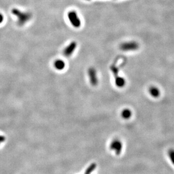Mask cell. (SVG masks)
<instances>
[{"instance_id": "6da1fadb", "label": "cell", "mask_w": 174, "mask_h": 174, "mask_svg": "<svg viewBox=\"0 0 174 174\" xmlns=\"http://www.w3.org/2000/svg\"><path fill=\"white\" fill-rule=\"evenodd\" d=\"M12 14L17 17L18 18V24L20 26L25 24L32 18V14L28 12H23L17 8H13L12 10Z\"/></svg>"}, {"instance_id": "7a4b0ae2", "label": "cell", "mask_w": 174, "mask_h": 174, "mask_svg": "<svg viewBox=\"0 0 174 174\" xmlns=\"http://www.w3.org/2000/svg\"><path fill=\"white\" fill-rule=\"evenodd\" d=\"M139 45L135 41L124 42L120 45V49L124 51H130L138 50Z\"/></svg>"}, {"instance_id": "3957f363", "label": "cell", "mask_w": 174, "mask_h": 174, "mask_svg": "<svg viewBox=\"0 0 174 174\" xmlns=\"http://www.w3.org/2000/svg\"><path fill=\"white\" fill-rule=\"evenodd\" d=\"M68 19L69 20L70 23L72 24L74 27H75V28L80 27L81 22L77 15V14L76 13V11H69L68 14Z\"/></svg>"}, {"instance_id": "277c9868", "label": "cell", "mask_w": 174, "mask_h": 174, "mask_svg": "<svg viewBox=\"0 0 174 174\" xmlns=\"http://www.w3.org/2000/svg\"><path fill=\"white\" fill-rule=\"evenodd\" d=\"M110 149L114 151L115 155H120L122 150V143L118 139H115L110 144Z\"/></svg>"}, {"instance_id": "5b68a950", "label": "cell", "mask_w": 174, "mask_h": 174, "mask_svg": "<svg viewBox=\"0 0 174 174\" xmlns=\"http://www.w3.org/2000/svg\"><path fill=\"white\" fill-rule=\"evenodd\" d=\"M88 75L90 79L91 84L94 86H96L98 84V79L96 74V71L94 68H90L88 70Z\"/></svg>"}, {"instance_id": "8992f818", "label": "cell", "mask_w": 174, "mask_h": 174, "mask_svg": "<svg viewBox=\"0 0 174 174\" xmlns=\"http://www.w3.org/2000/svg\"><path fill=\"white\" fill-rule=\"evenodd\" d=\"M77 47V43L76 42H72L70 44L67 46L64 50V54L65 56H70L74 50H76Z\"/></svg>"}, {"instance_id": "52a82bcc", "label": "cell", "mask_w": 174, "mask_h": 174, "mask_svg": "<svg viewBox=\"0 0 174 174\" xmlns=\"http://www.w3.org/2000/svg\"><path fill=\"white\" fill-rule=\"evenodd\" d=\"M149 92L150 95L155 98H158L160 96V91L157 87L151 86L149 88Z\"/></svg>"}, {"instance_id": "ba28073f", "label": "cell", "mask_w": 174, "mask_h": 174, "mask_svg": "<svg viewBox=\"0 0 174 174\" xmlns=\"http://www.w3.org/2000/svg\"><path fill=\"white\" fill-rule=\"evenodd\" d=\"M115 84L117 87H123L126 84V81L124 78L117 76L115 77Z\"/></svg>"}, {"instance_id": "9c48e42d", "label": "cell", "mask_w": 174, "mask_h": 174, "mask_svg": "<svg viewBox=\"0 0 174 174\" xmlns=\"http://www.w3.org/2000/svg\"><path fill=\"white\" fill-rule=\"evenodd\" d=\"M65 63L62 60H56L54 63V66L58 70H62L65 68Z\"/></svg>"}, {"instance_id": "30bf717a", "label": "cell", "mask_w": 174, "mask_h": 174, "mask_svg": "<svg viewBox=\"0 0 174 174\" xmlns=\"http://www.w3.org/2000/svg\"><path fill=\"white\" fill-rule=\"evenodd\" d=\"M121 115H122V117L124 119L128 120L131 118V117L132 115L131 110L129 109H125L122 111Z\"/></svg>"}, {"instance_id": "8fae6325", "label": "cell", "mask_w": 174, "mask_h": 174, "mask_svg": "<svg viewBox=\"0 0 174 174\" xmlns=\"http://www.w3.org/2000/svg\"><path fill=\"white\" fill-rule=\"evenodd\" d=\"M96 164L95 163H93L90 165L88 168H87V170H86V171L84 172V174H91L92 172H93L94 170L96 168Z\"/></svg>"}, {"instance_id": "7c38bea8", "label": "cell", "mask_w": 174, "mask_h": 174, "mask_svg": "<svg viewBox=\"0 0 174 174\" xmlns=\"http://www.w3.org/2000/svg\"><path fill=\"white\" fill-rule=\"evenodd\" d=\"M169 156L172 163L174 165V149H170L169 151Z\"/></svg>"}, {"instance_id": "4fadbf2b", "label": "cell", "mask_w": 174, "mask_h": 174, "mask_svg": "<svg viewBox=\"0 0 174 174\" xmlns=\"http://www.w3.org/2000/svg\"><path fill=\"white\" fill-rule=\"evenodd\" d=\"M5 141V136H2V135H0V144L1 143H3V141Z\"/></svg>"}, {"instance_id": "5bb4252c", "label": "cell", "mask_w": 174, "mask_h": 174, "mask_svg": "<svg viewBox=\"0 0 174 174\" xmlns=\"http://www.w3.org/2000/svg\"><path fill=\"white\" fill-rule=\"evenodd\" d=\"M3 17L2 14H0V23H3Z\"/></svg>"}]
</instances>
